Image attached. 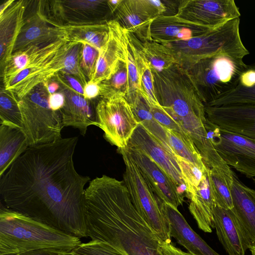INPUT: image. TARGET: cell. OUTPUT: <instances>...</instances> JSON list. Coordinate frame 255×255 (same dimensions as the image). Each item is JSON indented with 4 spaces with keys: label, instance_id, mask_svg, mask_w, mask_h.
Returning <instances> with one entry per match:
<instances>
[{
    "label": "cell",
    "instance_id": "cell-47",
    "mask_svg": "<svg viewBox=\"0 0 255 255\" xmlns=\"http://www.w3.org/2000/svg\"><path fill=\"white\" fill-rule=\"evenodd\" d=\"M100 90L99 84L88 81L87 84L84 86V97L88 100L92 99L100 96Z\"/></svg>",
    "mask_w": 255,
    "mask_h": 255
},
{
    "label": "cell",
    "instance_id": "cell-40",
    "mask_svg": "<svg viewBox=\"0 0 255 255\" xmlns=\"http://www.w3.org/2000/svg\"><path fill=\"white\" fill-rule=\"evenodd\" d=\"M82 43L76 42L70 49L65 58L64 69L60 71L76 78L83 87L87 84V78L81 66Z\"/></svg>",
    "mask_w": 255,
    "mask_h": 255
},
{
    "label": "cell",
    "instance_id": "cell-37",
    "mask_svg": "<svg viewBox=\"0 0 255 255\" xmlns=\"http://www.w3.org/2000/svg\"><path fill=\"white\" fill-rule=\"evenodd\" d=\"M0 124L23 129L18 99L13 92L4 88L0 92Z\"/></svg>",
    "mask_w": 255,
    "mask_h": 255
},
{
    "label": "cell",
    "instance_id": "cell-54",
    "mask_svg": "<svg viewBox=\"0 0 255 255\" xmlns=\"http://www.w3.org/2000/svg\"><path fill=\"white\" fill-rule=\"evenodd\" d=\"M254 140H255V139H254Z\"/></svg>",
    "mask_w": 255,
    "mask_h": 255
},
{
    "label": "cell",
    "instance_id": "cell-7",
    "mask_svg": "<svg viewBox=\"0 0 255 255\" xmlns=\"http://www.w3.org/2000/svg\"><path fill=\"white\" fill-rule=\"evenodd\" d=\"M243 59L218 54L187 69L204 105L234 89L247 68Z\"/></svg>",
    "mask_w": 255,
    "mask_h": 255
},
{
    "label": "cell",
    "instance_id": "cell-49",
    "mask_svg": "<svg viewBox=\"0 0 255 255\" xmlns=\"http://www.w3.org/2000/svg\"><path fill=\"white\" fill-rule=\"evenodd\" d=\"M47 87L50 94L56 93L55 92L60 89V84L56 80H52V79L47 81Z\"/></svg>",
    "mask_w": 255,
    "mask_h": 255
},
{
    "label": "cell",
    "instance_id": "cell-12",
    "mask_svg": "<svg viewBox=\"0 0 255 255\" xmlns=\"http://www.w3.org/2000/svg\"><path fill=\"white\" fill-rule=\"evenodd\" d=\"M174 15L184 21L214 28L240 18L241 13L234 0H183Z\"/></svg>",
    "mask_w": 255,
    "mask_h": 255
},
{
    "label": "cell",
    "instance_id": "cell-20",
    "mask_svg": "<svg viewBox=\"0 0 255 255\" xmlns=\"http://www.w3.org/2000/svg\"><path fill=\"white\" fill-rule=\"evenodd\" d=\"M158 204L168 222L171 238L188 253L195 255H220L194 231L178 209L163 202Z\"/></svg>",
    "mask_w": 255,
    "mask_h": 255
},
{
    "label": "cell",
    "instance_id": "cell-14",
    "mask_svg": "<svg viewBox=\"0 0 255 255\" xmlns=\"http://www.w3.org/2000/svg\"><path fill=\"white\" fill-rule=\"evenodd\" d=\"M126 148L147 184L159 199L177 209L182 205L184 196L171 177L142 152L128 146Z\"/></svg>",
    "mask_w": 255,
    "mask_h": 255
},
{
    "label": "cell",
    "instance_id": "cell-21",
    "mask_svg": "<svg viewBox=\"0 0 255 255\" xmlns=\"http://www.w3.org/2000/svg\"><path fill=\"white\" fill-rule=\"evenodd\" d=\"M59 83V92L64 95L65 98L64 105L61 110L63 126L77 128L82 135H85L88 127L98 126L96 106L94 107L91 100Z\"/></svg>",
    "mask_w": 255,
    "mask_h": 255
},
{
    "label": "cell",
    "instance_id": "cell-10",
    "mask_svg": "<svg viewBox=\"0 0 255 255\" xmlns=\"http://www.w3.org/2000/svg\"><path fill=\"white\" fill-rule=\"evenodd\" d=\"M98 127L104 136L118 149L127 146L138 126L131 107L125 97H102L96 105Z\"/></svg>",
    "mask_w": 255,
    "mask_h": 255
},
{
    "label": "cell",
    "instance_id": "cell-15",
    "mask_svg": "<svg viewBox=\"0 0 255 255\" xmlns=\"http://www.w3.org/2000/svg\"><path fill=\"white\" fill-rule=\"evenodd\" d=\"M207 120L220 128L255 139V104L205 106Z\"/></svg>",
    "mask_w": 255,
    "mask_h": 255
},
{
    "label": "cell",
    "instance_id": "cell-43",
    "mask_svg": "<svg viewBox=\"0 0 255 255\" xmlns=\"http://www.w3.org/2000/svg\"><path fill=\"white\" fill-rule=\"evenodd\" d=\"M151 112L155 120L163 128L189 136L181 126L162 108L150 106ZM190 137V136H189Z\"/></svg>",
    "mask_w": 255,
    "mask_h": 255
},
{
    "label": "cell",
    "instance_id": "cell-31",
    "mask_svg": "<svg viewBox=\"0 0 255 255\" xmlns=\"http://www.w3.org/2000/svg\"><path fill=\"white\" fill-rule=\"evenodd\" d=\"M56 41L46 45L30 46L13 52L0 74L4 87L33 61L48 51Z\"/></svg>",
    "mask_w": 255,
    "mask_h": 255
},
{
    "label": "cell",
    "instance_id": "cell-19",
    "mask_svg": "<svg viewBox=\"0 0 255 255\" xmlns=\"http://www.w3.org/2000/svg\"><path fill=\"white\" fill-rule=\"evenodd\" d=\"M213 225L218 238L228 255H245L252 246L232 209L214 206Z\"/></svg>",
    "mask_w": 255,
    "mask_h": 255
},
{
    "label": "cell",
    "instance_id": "cell-32",
    "mask_svg": "<svg viewBox=\"0 0 255 255\" xmlns=\"http://www.w3.org/2000/svg\"><path fill=\"white\" fill-rule=\"evenodd\" d=\"M129 105L138 123L152 134L166 150L174 155L168 145L166 129L154 118L148 102L139 94Z\"/></svg>",
    "mask_w": 255,
    "mask_h": 255
},
{
    "label": "cell",
    "instance_id": "cell-3",
    "mask_svg": "<svg viewBox=\"0 0 255 255\" xmlns=\"http://www.w3.org/2000/svg\"><path fill=\"white\" fill-rule=\"evenodd\" d=\"M152 73L158 103L190 136L202 157H205L209 145L205 105L187 70L175 64L166 70H152Z\"/></svg>",
    "mask_w": 255,
    "mask_h": 255
},
{
    "label": "cell",
    "instance_id": "cell-34",
    "mask_svg": "<svg viewBox=\"0 0 255 255\" xmlns=\"http://www.w3.org/2000/svg\"><path fill=\"white\" fill-rule=\"evenodd\" d=\"M126 53L129 90L126 99L129 104L140 94L141 54L128 32L126 41Z\"/></svg>",
    "mask_w": 255,
    "mask_h": 255
},
{
    "label": "cell",
    "instance_id": "cell-29",
    "mask_svg": "<svg viewBox=\"0 0 255 255\" xmlns=\"http://www.w3.org/2000/svg\"><path fill=\"white\" fill-rule=\"evenodd\" d=\"M255 104V64L248 65L233 90L205 106Z\"/></svg>",
    "mask_w": 255,
    "mask_h": 255
},
{
    "label": "cell",
    "instance_id": "cell-11",
    "mask_svg": "<svg viewBox=\"0 0 255 255\" xmlns=\"http://www.w3.org/2000/svg\"><path fill=\"white\" fill-rule=\"evenodd\" d=\"M45 14L61 25H82L108 22L112 13L107 0H41Z\"/></svg>",
    "mask_w": 255,
    "mask_h": 255
},
{
    "label": "cell",
    "instance_id": "cell-6",
    "mask_svg": "<svg viewBox=\"0 0 255 255\" xmlns=\"http://www.w3.org/2000/svg\"><path fill=\"white\" fill-rule=\"evenodd\" d=\"M47 81L34 87L18 100L23 129L29 146L49 143L61 138L64 127L61 112L50 107Z\"/></svg>",
    "mask_w": 255,
    "mask_h": 255
},
{
    "label": "cell",
    "instance_id": "cell-17",
    "mask_svg": "<svg viewBox=\"0 0 255 255\" xmlns=\"http://www.w3.org/2000/svg\"><path fill=\"white\" fill-rule=\"evenodd\" d=\"M127 146L145 154L171 177L181 193L180 189L186 191V186L175 156L166 150L141 125L138 124Z\"/></svg>",
    "mask_w": 255,
    "mask_h": 255
},
{
    "label": "cell",
    "instance_id": "cell-51",
    "mask_svg": "<svg viewBox=\"0 0 255 255\" xmlns=\"http://www.w3.org/2000/svg\"><path fill=\"white\" fill-rule=\"evenodd\" d=\"M14 1V0H8L4 1L0 7V15L2 14Z\"/></svg>",
    "mask_w": 255,
    "mask_h": 255
},
{
    "label": "cell",
    "instance_id": "cell-35",
    "mask_svg": "<svg viewBox=\"0 0 255 255\" xmlns=\"http://www.w3.org/2000/svg\"><path fill=\"white\" fill-rule=\"evenodd\" d=\"M166 131L168 145L175 156H179L203 169L207 168L201 154L189 136L167 129Z\"/></svg>",
    "mask_w": 255,
    "mask_h": 255
},
{
    "label": "cell",
    "instance_id": "cell-4",
    "mask_svg": "<svg viewBox=\"0 0 255 255\" xmlns=\"http://www.w3.org/2000/svg\"><path fill=\"white\" fill-rule=\"evenodd\" d=\"M80 238L0 205V255H17L46 248L71 251Z\"/></svg>",
    "mask_w": 255,
    "mask_h": 255
},
{
    "label": "cell",
    "instance_id": "cell-26",
    "mask_svg": "<svg viewBox=\"0 0 255 255\" xmlns=\"http://www.w3.org/2000/svg\"><path fill=\"white\" fill-rule=\"evenodd\" d=\"M209 170L205 172L199 185L187 196L190 200L189 211L198 228L205 233L212 232L214 202L209 179Z\"/></svg>",
    "mask_w": 255,
    "mask_h": 255
},
{
    "label": "cell",
    "instance_id": "cell-44",
    "mask_svg": "<svg viewBox=\"0 0 255 255\" xmlns=\"http://www.w3.org/2000/svg\"><path fill=\"white\" fill-rule=\"evenodd\" d=\"M53 77L58 82L64 84L78 94L83 96L84 87L75 77L62 72H59Z\"/></svg>",
    "mask_w": 255,
    "mask_h": 255
},
{
    "label": "cell",
    "instance_id": "cell-25",
    "mask_svg": "<svg viewBox=\"0 0 255 255\" xmlns=\"http://www.w3.org/2000/svg\"><path fill=\"white\" fill-rule=\"evenodd\" d=\"M115 13L114 19L124 29L141 41L148 40V28L154 18L147 11L142 0H123Z\"/></svg>",
    "mask_w": 255,
    "mask_h": 255
},
{
    "label": "cell",
    "instance_id": "cell-36",
    "mask_svg": "<svg viewBox=\"0 0 255 255\" xmlns=\"http://www.w3.org/2000/svg\"><path fill=\"white\" fill-rule=\"evenodd\" d=\"M99 85L102 97L121 96L126 98L129 90L127 62H119L111 76Z\"/></svg>",
    "mask_w": 255,
    "mask_h": 255
},
{
    "label": "cell",
    "instance_id": "cell-2",
    "mask_svg": "<svg viewBox=\"0 0 255 255\" xmlns=\"http://www.w3.org/2000/svg\"><path fill=\"white\" fill-rule=\"evenodd\" d=\"M87 237L125 255H163L155 232L133 205L123 181L103 175L85 191Z\"/></svg>",
    "mask_w": 255,
    "mask_h": 255
},
{
    "label": "cell",
    "instance_id": "cell-45",
    "mask_svg": "<svg viewBox=\"0 0 255 255\" xmlns=\"http://www.w3.org/2000/svg\"><path fill=\"white\" fill-rule=\"evenodd\" d=\"M17 255H73L71 251L67 250L46 248L26 252Z\"/></svg>",
    "mask_w": 255,
    "mask_h": 255
},
{
    "label": "cell",
    "instance_id": "cell-30",
    "mask_svg": "<svg viewBox=\"0 0 255 255\" xmlns=\"http://www.w3.org/2000/svg\"><path fill=\"white\" fill-rule=\"evenodd\" d=\"M108 22L82 25H62L69 41L87 43L99 51L109 37Z\"/></svg>",
    "mask_w": 255,
    "mask_h": 255
},
{
    "label": "cell",
    "instance_id": "cell-50",
    "mask_svg": "<svg viewBox=\"0 0 255 255\" xmlns=\"http://www.w3.org/2000/svg\"><path fill=\"white\" fill-rule=\"evenodd\" d=\"M123 0H107L108 5L112 13L115 12L118 7Z\"/></svg>",
    "mask_w": 255,
    "mask_h": 255
},
{
    "label": "cell",
    "instance_id": "cell-22",
    "mask_svg": "<svg viewBox=\"0 0 255 255\" xmlns=\"http://www.w3.org/2000/svg\"><path fill=\"white\" fill-rule=\"evenodd\" d=\"M204 26L184 21L174 15H161L153 19L148 31V40L163 44L184 41L209 30Z\"/></svg>",
    "mask_w": 255,
    "mask_h": 255
},
{
    "label": "cell",
    "instance_id": "cell-28",
    "mask_svg": "<svg viewBox=\"0 0 255 255\" xmlns=\"http://www.w3.org/2000/svg\"><path fill=\"white\" fill-rule=\"evenodd\" d=\"M233 171L226 163L209 168V179L215 206L225 209L234 207L231 194Z\"/></svg>",
    "mask_w": 255,
    "mask_h": 255
},
{
    "label": "cell",
    "instance_id": "cell-46",
    "mask_svg": "<svg viewBox=\"0 0 255 255\" xmlns=\"http://www.w3.org/2000/svg\"><path fill=\"white\" fill-rule=\"evenodd\" d=\"M65 101V96L60 92L50 94L48 99L50 107L56 112H61L64 105Z\"/></svg>",
    "mask_w": 255,
    "mask_h": 255
},
{
    "label": "cell",
    "instance_id": "cell-27",
    "mask_svg": "<svg viewBox=\"0 0 255 255\" xmlns=\"http://www.w3.org/2000/svg\"><path fill=\"white\" fill-rule=\"evenodd\" d=\"M29 147L23 129L0 126V177Z\"/></svg>",
    "mask_w": 255,
    "mask_h": 255
},
{
    "label": "cell",
    "instance_id": "cell-48",
    "mask_svg": "<svg viewBox=\"0 0 255 255\" xmlns=\"http://www.w3.org/2000/svg\"><path fill=\"white\" fill-rule=\"evenodd\" d=\"M161 252L163 255H195L185 252L173 246L171 242H160Z\"/></svg>",
    "mask_w": 255,
    "mask_h": 255
},
{
    "label": "cell",
    "instance_id": "cell-18",
    "mask_svg": "<svg viewBox=\"0 0 255 255\" xmlns=\"http://www.w3.org/2000/svg\"><path fill=\"white\" fill-rule=\"evenodd\" d=\"M109 37L99 50L96 71L90 80L96 84L108 79L120 61L126 62L128 31L115 19L108 21Z\"/></svg>",
    "mask_w": 255,
    "mask_h": 255
},
{
    "label": "cell",
    "instance_id": "cell-33",
    "mask_svg": "<svg viewBox=\"0 0 255 255\" xmlns=\"http://www.w3.org/2000/svg\"><path fill=\"white\" fill-rule=\"evenodd\" d=\"M129 33L134 43L152 70L161 72L176 64L172 54L163 44L152 40L142 42Z\"/></svg>",
    "mask_w": 255,
    "mask_h": 255
},
{
    "label": "cell",
    "instance_id": "cell-42",
    "mask_svg": "<svg viewBox=\"0 0 255 255\" xmlns=\"http://www.w3.org/2000/svg\"><path fill=\"white\" fill-rule=\"evenodd\" d=\"M99 55L98 49L87 43H82L80 66L89 81L95 74Z\"/></svg>",
    "mask_w": 255,
    "mask_h": 255
},
{
    "label": "cell",
    "instance_id": "cell-41",
    "mask_svg": "<svg viewBox=\"0 0 255 255\" xmlns=\"http://www.w3.org/2000/svg\"><path fill=\"white\" fill-rule=\"evenodd\" d=\"M71 253L73 255H125L111 246L97 240L81 243Z\"/></svg>",
    "mask_w": 255,
    "mask_h": 255
},
{
    "label": "cell",
    "instance_id": "cell-13",
    "mask_svg": "<svg viewBox=\"0 0 255 255\" xmlns=\"http://www.w3.org/2000/svg\"><path fill=\"white\" fill-rule=\"evenodd\" d=\"M211 144L228 165L248 178L255 177L254 139L220 128V133L211 141Z\"/></svg>",
    "mask_w": 255,
    "mask_h": 255
},
{
    "label": "cell",
    "instance_id": "cell-38",
    "mask_svg": "<svg viewBox=\"0 0 255 255\" xmlns=\"http://www.w3.org/2000/svg\"><path fill=\"white\" fill-rule=\"evenodd\" d=\"M175 157L186 186L187 196L198 187L208 167L203 169L179 156H175Z\"/></svg>",
    "mask_w": 255,
    "mask_h": 255
},
{
    "label": "cell",
    "instance_id": "cell-16",
    "mask_svg": "<svg viewBox=\"0 0 255 255\" xmlns=\"http://www.w3.org/2000/svg\"><path fill=\"white\" fill-rule=\"evenodd\" d=\"M36 11L28 17H25L15 43L13 53L29 46L46 45L59 39H67L62 25L49 19L43 12L39 1Z\"/></svg>",
    "mask_w": 255,
    "mask_h": 255
},
{
    "label": "cell",
    "instance_id": "cell-5",
    "mask_svg": "<svg viewBox=\"0 0 255 255\" xmlns=\"http://www.w3.org/2000/svg\"><path fill=\"white\" fill-rule=\"evenodd\" d=\"M240 18L231 20L187 40L163 43L176 64L188 69L199 61L218 54L244 59L250 52L240 32Z\"/></svg>",
    "mask_w": 255,
    "mask_h": 255
},
{
    "label": "cell",
    "instance_id": "cell-24",
    "mask_svg": "<svg viewBox=\"0 0 255 255\" xmlns=\"http://www.w3.org/2000/svg\"><path fill=\"white\" fill-rule=\"evenodd\" d=\"M232 209L252 246H255V190L243 183L233 171Z\"/></svg>",
    "mask_w": 255,
    "mask_h": 255
},
{
    "label": "cell",
    "instance_id": "cell-9",
    "mask_svg": "<svg viewBox=\"0 0 255 255\" xmlns=\"http://www.w3.org/2000/svg\"><path fill=\"white\" fill-rule=\"evenodd\" d=\"M76 42L57 40L44 54L33 61L4 87L13 92L19 100L36 85L48 81L65 67V58Z\"/></svg>",
    "mask_w": 255,
    "mask_h": 255
},
{
    "label": "cell",
    "instance_id": "cell-8",
    "mask_svg": "<svg viewBox=\"0 0 255 255\" xmlns=\"http://www.w3.org/2000/svg\"><path fill=\"white\" fill-rule=\"evenodd\" d=\"M125 164L124 182L135 208L162 242H171L168 222L126 148L119 149Z\"/></svg>",
    "mask_w": 255,
    "mask_h": 255
},
{
    "label": "cell",
    "instance_id": "cell-1",
    "mask_svg": "<svg viewBox=\"0 0 255 255\" xmlns=\"http://www.w3.org/2000/svg\"><path fill=\"white\" fill-rule=\"evenodd\" d=\"M77 136L29 146L0 177L5 206L51 227L87 237L85 185L76 170Z\"/></svg>",
    "mask_w": 255,
    "mask_h": 255
},
{
    "label": "cell",
    "instance_id": "cell-39",
    "mask_svg": "<svg viewBox=\"0 0 255 255\" xmlns=\"http://www.w3.org/2000/svg\"><path fill=\"white\" fill-rule=\"evenodd\" d=\"M140 72L141 95L148 102L150 106H160L155 95L152 70L148 62L141 54Z\"/></svg>",
    "mask_w": 255,
    "mask_h": 255
},
{
    "label": "cell",
    "instance_id": "cell-52",
    "mask_svg": "<svg viewBox=\"0 0 255 255\" xmlns=\"http://www.w3.org/2000/svg\"><path fill=\"white\" fill-rule=\"evenodd\" d=\"M251 252L252 253V255H255V247L253 248L251 250Z\"/></svg>",
    "mask_w": 255,
    "mask_h": 255
},
{
    "label": "cell",
    "instance_id": "cell-53",
    "mask_svg": "<svg viewBox=\"0 0 255 255\" xmlns=\"http://www.w3.org/2000/svg\"><path fill=\"white\" fill-rule=\"evenodd\" d=\"M253 180L254 183L255 185V178H253Z\"/></svg>",
    "mask_w": 255,
    "mask_h": 255
},
{
    "label": "cell",
    "instance_id": "cell-23",
    "mask_svg": "<svg viewBox=\"0 0 255 255\" xmlns=\"http://www.w3.org/2000/svg\"><path fill=\"white\" fill-rule=\"evenodd\" d=\"M27 0L14 2L0 15V74L13 53L15 42L25 22Z\"/></svg>",
    "mask_w": 255,
    "mask_h": 255
}]
</instances>
